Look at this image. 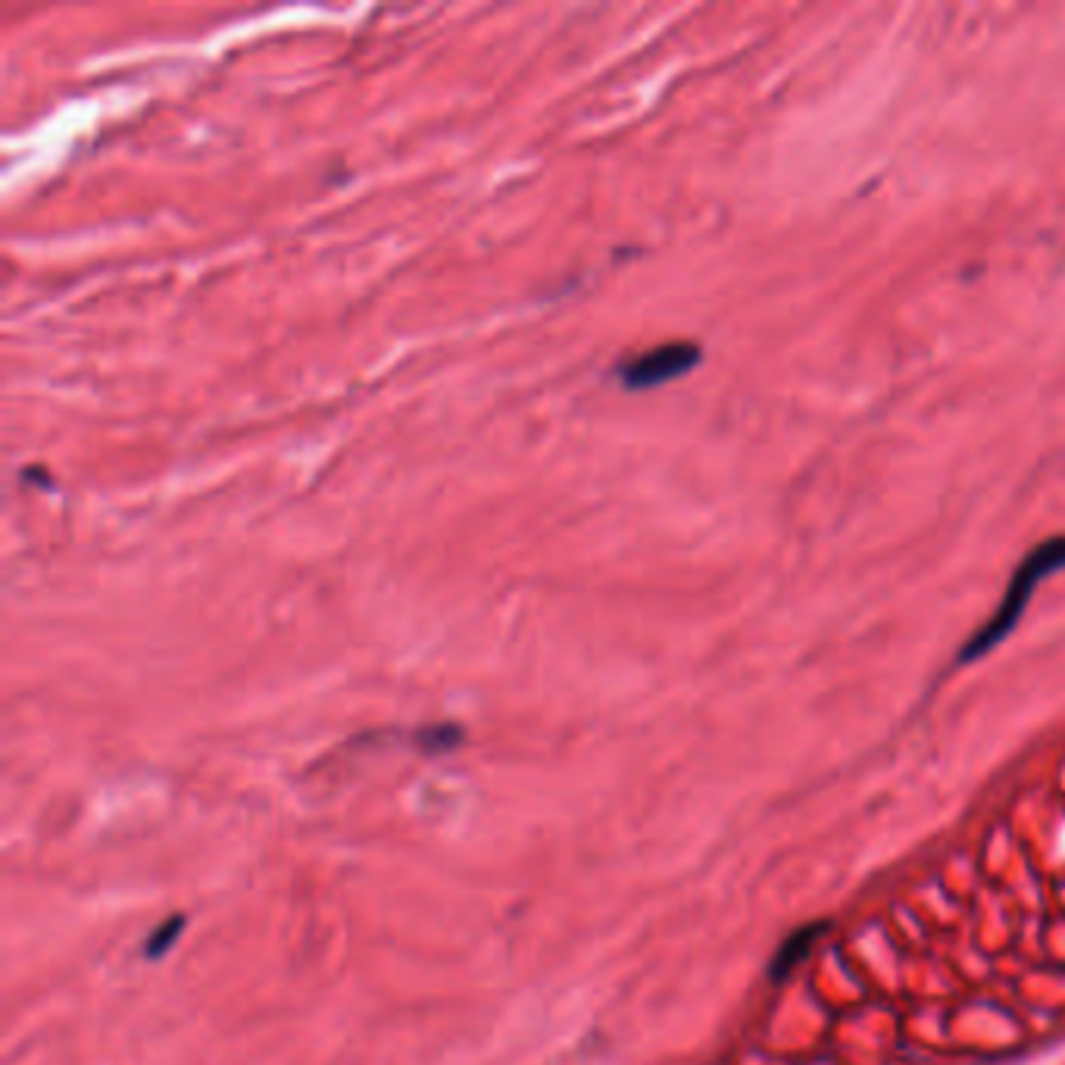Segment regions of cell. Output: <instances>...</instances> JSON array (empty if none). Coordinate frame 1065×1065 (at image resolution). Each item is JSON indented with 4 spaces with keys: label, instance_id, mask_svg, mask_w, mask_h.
Returning <instances> with one entry per match:
<instances>
[{
    "label": "cell",
    "instance_id": "3957f363",
    "mask_svg": "<svg viewBox=\"0 0 1065 1065\" xmlns=\"http://www.w3.org/2000/svg\"><path fill=\"white\" fill-rule=\"evenodd\" d=\"M185 925H188L185 915H169V918H166V922H163V925L148 937V944H144V957L148 959L166 957L175 944H178V937H182V932H185Z\"/></svg>",
    "mask_w": 1065,
    "mask_h": 1065
},
{
    "label": "cell",
    "instance_id": "6da1fadb",
    "mask_svg": "<svg viewBox=\"0 0 1065 1065\" xmlns=\"http://www.w3.org/2000/svg\"><path fill=\"white\" fill-rule=\"evenodd\" d=\"M1060 569H1065V535L1046 538V541H1041L1038 547H1031V550L1025 553L1022 563H1019V569L1013 572V578H1009V585H1006V594H1003L997 612H994V616H991V619H987V622L972 634V641L962 647L959 659L969 663V659H979V656H984V653L994 651L1003 637L1019 625V619H1022V612L1028 609V600H1031L1034 587L1041 585L1046 575L1060 572Z\"/></svg>",
    "mask_w": 1065,
    "mask_h": 1065
},
{
    "label": "cell",
    "instance_id": "7a4b0ae2",
    "mask_svg": "<svg viewBox=\"0 0 1065 1065\" xmlns=\"http://www.w3.org/2000/svg\"><path fill=\"white\" fill-rule=\"evenodd\" d=\"M700 348L691 341H672L663 348H653L641 356H634L629 363L619 366V378L622 385L631 391H647V388H659L666 382H675L681 375L694 370L700 363Z\"/></svg>",
    "mask_w": 1065,
    "mask_h": 1065
}]
</instances>
